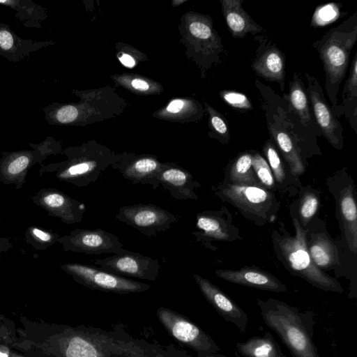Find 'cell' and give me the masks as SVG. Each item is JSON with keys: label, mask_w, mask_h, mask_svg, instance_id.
I'll use <instances>...</instances> for the list:
<instances>
[{"label": "cell", "mask_w": 357, "mask_h": 357, "mask_svg": "<svg viewBox=\"0 0 357 357\" xmlns=\"http://www.w3.org/2000/svg\"><path fill=\"white\" fill-rule=\"evenodd\" d=\"M73 331L61 344L64 357H110L114 339L104 331L95 328Z\"/></svg>", "instance_id": "cell-15"}, {"label": "cell", "mask_w": 357, "mask_h": 357, "mask_svg": "<svg viewBox=\"0 0 357 357\" xmlns=\"http://www.w3.org/2000/svg\"><path fill=\"white\" fill-rule=\"evenodd\" d=\"M222 11L231 36L243 39L248 34L258 35L264 28L243 9V0H221Z\"/></svg>", "instance_id": "cell-24"}, {"label": "cell", "mask_w": 357, "mask_h": 357, "mask_svg": "<svg viewBox=\"0 0 357 357\" xmlns=\"http://www.w3.org/2000/svg\"><path fill=\"white\" fill-rule=\"evenodd\" d=\"M255 86L263 98L262 108L265 112L270 139L287 163L294 176L302 175L306 170L301 156V144L306 137L312 135L301 124L291 113L286 100L280 97L268 86L255 79Z\"/></svg>", "instance_id": "cell-1"}, {"label": "cell", "mask_w": 357, "mask_h": 357, "mask_svg": "<svg viewBox=\"0 0 357 357\" xmlns=\"http://www.w3.org/2000/svg\"><path fill=\"white\" fill-rule=\"evenodd\" d=\"M332 110L337 119L344 115L357 133V52L351 61L349 74L343 86L342 102Z\"/></svg>", "instance_id": "cell-26"}, {"label": "cell", "mask_w": 357, "mask_h": 357, "mask_svg": "<svg viewBox=\"0 0 357 357\" xmlns=\"http://www.w3.org/2000/svg\"><path fill=\"white\" fill-rule=\"evenodd\" d=\"M66 161L40 165L39 176L53 174L60 181L71 183L79 188L95 183L105 169L111 165L112 158L106 155H89L85 151L66 149Z\"/></svg>", "instance_id": "cell-6"}, {"label": "cell", "mask_w": 357, "mask_h": 357, "mask_svg": "<svg viewBox=\"0 0 357 357\" xmlns=\"http://www.w3.org/2000/svg\"><path fill=\"white\" fill-rule=\"evenodd\" d=\"M226 208L220 211H204L196 215V229L192 234L197 242H201L210 248L213 241H234L242 239L238 229L232 220L225 217Z\"/></svg>", "instance_id": "cell-17"}, {"label": "cell", "mask_w": 357, "mask_h": 357, "mask_svg": "<svg viewBox=\"0 0 357 357\" xmlns=\"http://www.w3.org/2000/svg\"><path fill=\"white\" fill-rule=\"evenodd\" d=\"M357 41V12L330 29L312 47L317 51L326 76L325 90L333 109L349 68L351 51Z\"/></svg>", "instance_id": "cell-3"}, {"label": "cell", "mask_w": 357, "mask_h": 357, "mask_svg": "<svg viewBox=\"0 0 357 357\" xmlns=\"http://www.w3.org/2000/svg\"><path fill=\"white\" fill-rule=\"evenodd\" d=\"M252 167L260 184L266 190L274 192L276 190L275 180L266 159L254 150Z\"/></svg>", "instance_id": "cell-35"}, {"label": "cell", "mask_w": 357, "mask_h": 357, "mask_svg": "<svg viewBox=\"0 0 357 357\" xmlns=\"http://www.w3.org/2000/svg\"><path fill=\"white\" fill-rule=\"evenodd\" d=\"M10 351L6 347L0 346V357H9Z\"/></svg>", "instance_id": "cell-43"}, {"label": "cell", "mask_w": 357, "mask_h": 357, "mask_svg": "<svg viewBox=\"0 0 357 357\" xmlns=\"http://www.w3.org/2000/svg\"><path fill=\"white\" fill-rule=\"evenodd\" d=\"M193 277L207 302L225 320L234 324L241 333L247 328L246 312L227 294L210 280L198 274Z\"/></svg>", "instance_id": "cell-19"}, {"label": "cell", "mask_w": 357, "mask_h": 357, "mask_svg": "<svg viewBox=\"0 0 357 357\" xmlns=\"http://www.w3.org/2000/svg\"><path fill=\"white\" fill-rule=\"evenodd\" d=\"M31 150L3 152L0 158V182L14 184L20 189L26 183L29 169L36 163L43 164L48 156L61 152L59 144L52 137H47L39 144L29 143Z\"/></svg>", "instance_id": "cell-7"}, {"label": "cell", "mask_w": 357, "mask_h": 357, "mask_svg": "<svg viewBox=\"0 0 357 357\" xmlns=\"http://www.w3.org/2000/svg\"><path fill=\"white\" fill-rule=\"evenodd\" d=\"M320 201L318 192L311 188H308L301 195L298 201L297 219L303 229H307V225L312 220L318 211Z\"/></svg>", "instance_id": "cell-32"}, {"label": "cell", "mask_w": 357, "mask_h": 357, "mask_svg": "<svg viewBox=\"0 0 357 357\" xmlns=\"http://www.w3.org/2000/svg\"><path fill=\"white\" fill-rule=\"evenodd\" d=\"M33 202L50 216L73 225L82 222L86 206L56 188H42L31 197Z\"/></svg>", "instance_id": "cell-16"}, {"label": "cell", "mask_w": 357, "mask_h": 357, "mask_svg": "<svg viewBox=\"0 0 357 357\" xmlns=\"http://www.w3.org/2000/svg\"><path fill=\"white\" fill-rule=\"evenodd\" d=\"M51 45L48 41L23 39L6 24L0 22V56L11 62H19L38 51Z\"/></svg>", "instance_id": "cell-25"}, {"label": "cell", "mask_w": 357, "mask_h": 357, "mask_svg": "<svg viewBox=\"0 0 357 357\" xmlns=\"http://www.w3.org/2000/svg\"><path fill=\"white\" fill-rule=\"evenodd\" d=\"M132 86L138 90L146 91L149 86L146 82L141 79H135L132 81Z\"/></svg>", "instance_id": "cell-40"}, {"label": "cell", "mask_w": 357, "mask_h": 357, "mask_svg": "<svg viewBox=\"0 0 357 357\" xmlns=\"http://www.w3.org/2000/svg\"><path fill=\"white\" fill-rule=\"evenodd\" d=\"M60 268L74 280L93 289L118 294L141 293L149 290V284L117 275L93 266L67 263Z\"/></svg>", "instance_id": "cell-8"}, {"label": "cell", "mask_w": 357, "mask_h": 357, "mask_svg": "<svg viewBox=\"0 0 357 357\" xmlns=\"http://www.w3.org/2000/svg\"><path fill=\"white\" fill-rule=\"evenodd\" d=\"M60 236L49 229L36 226H29L24 232V238L36 250H45L57 243Z\"/></svg>", "instance_id": "cell-33"}, {"label": "cell", "mask_w": 357, "mask_h": 357, "mask_svg": "<svg viewBox=\"0 0 357 357\" xmlns=\"http://www.w3.org/2000/svg\"><path fill=\"white\" fill-rule=\"evenodd\" d=\"M258 45L250 67L255 73L268 82H276L282 91L285 87L286 56L272 40L264 35H256Z\"/></svg>", "instance_id": "cell-14"}, {"label": "cell", "mask_w": 357, "mask_h": 357, "mask_svg": "<svg viewBox=\"0 0 357 357\" xmlns=\"http://www.w3.org/2000/svg\"><path fill=\"white\" fill-rule=\"evenodd\" d=\"M305 75L307 80L306 91L316 124L331 145L340 150L343 146V128L327 102L318 80L308 73Z\"/></svg>", "instance_id": "cell-13"}, {"label": "cell", "mask_w": 357, "mask_h": 357, "mask_svg": "<svg viewBox=\"0 0 357 357\" xmlns=\"http://www.w3.org/2000/svg\"><path fill=\"white\" fill-rule=\"evenodd\" d=\"M99 268L125 278L155 281L158 277L160 264L154 259L123 248L112 256L93 261Z\"/></svg>", "instance_id": "cell-11"}, {"label": "cell", "mask_w": 357, "mask_h": 357, "mask_svg": "<svg viewBox=\"0 0 357 357\" xmlns=\"http://www.w3.org/2000/svg\"><path fill=\"white\" fill-rule=\"evenodd\" d=\"M265 324L280 338L293 357H320L314 343L315 313L301 311L275 298L257 299Z\"/></svg>", "instance_id": "cell-2"}, {"label": "cell", "mask_w": 357, "mask_h": 357, "mask_svg": "<svg viewBox=\"0 0 357 357\" xmlns=\"http://www.w3.org/2000/svg\"><path fill=\"white\" fill-rule=\"evenodd\" d=\"M10 357H22L15 354H10Z\"/></svg>", "instance_id": "cell-44"}, {"label": "cell", "mask_w": 357, "mask_h": 357, "mask_svg": "<svg viewBox=\"0 0 357 357\" xmlns=\"http://www.w3.org/2000/svg\"><path fill=\"white\" fill-rule=\"evenodd\" d=\"M342 8L341 3L334 2L318 6L312 16L311 26L322 27L337 21L347 13Z\"/></svg>", "instance_id": "cell-34"}, {"label": "cell", "mask_w": 357, "mask_h": 357, "mask_svg": "<svg viewBox=\"0 0 357 357\" xmlns=\"http://www.w3.org/2000/svg\"><path fill=\"white\" fill-rule=\"evenodd\" d=\"M289 94H284L289 110L300 121L301 126L312 135H321V132L312 113L304 82L300 73L294 72L289 83Z\"/></svg>", "instance_id": "cell-21"}, {"label": "cell", "mask_w": 357, "mask_h": 357, "mask_svg": "<svg viewBox=\"0 0 357 357\" xmlns=\"http://www.w3.org/2000/svg\"><path fill=\"white\" fill-rule=\"evenodd\" d=\"M184 105V102L182 100H174L172 101L167 107L168 112L171 113H176L181 111Z\"/></svg>", "instance_id": "cell-38"}, {"label": "cell", "mask_w": 357, "mask_h": 357, "mask_svg": "<svg viewBox=\"0 0 357 357\" xmlns=\"http://www.w3.org/2000/svg\"><path fill=\"white\" fill-rule=\"evenodd\" d=\"M112 167L132 184L151 185L162 164L152 156L114 158Z\"/></svg>", "instance_id": "cell-22"}, {"label": "cell", "mask_w": 357, "mask_h": 357, "mask_svg": "<svg viewBox=\"0 0 357 357\" xmlns=\"http://www.w3.org/2000/svg\"><path fill=\"white\" fill-rule=\"evenodd\" d=\"M253 151L241 152L232 159L225 169L224 181L237 185L262 186L252 167Z\"/></svg>", "instance_id": "cell-28"}, {"label": "cell", "mask_w": 357, "mask_h": 357, "mask_svg": "<svg viewBox=\"0 0 357 357\" xmlns=\"http://www.w3.org/2000/svg\"><path fill=\"white\" fill-rule=\"evenodd\" d=\"M153 189L160 185L178 200L198 199L195 190L201 184L188 170L176 164H162L161 168L151 183Z\"/></svg>", "instance_id": "cell-18"}, {"label": "cell", "mask_w": 357, "mask_h": 357, "mask_svg": "<svg viewBox=\"0 0 357 357\" xmlns=\"http://www.w3.org/2000/svg\"><path fill=\"white\" fill-rule=\"evenodd\" d=\"M13 247L10 238L0 237V257Z\"/></svg>", "instance_id": "cell-39"}, {"label": "cell", "mask_w": 357, "mask_h": 357, "mask_svg": "<svg viewBox=\"0 0 357 357\" xmlns=\"http://www.w3.org/2000/svg\"><path fill=\"white\" fill-rule=\"evenodd\" d=\"M306 239L308 252L319 269H328L340 264L337 249L328 235L312 234L307 230Z\"/></svg>", "instance_id": "cell-27"}, {"label": "cell", "mask_w": 357, "mask_h": 357, "mask_svg": "<svg viewBox=\"0 0 357 357\" xmlns=\"http://www.w3.org/2000/svg\"><path fill=\"white\" fill-rule=\"evenodd\" d=\"M115 218L136 229L146 237L168 230L179 217L154 204H135L119 208Z\"/></svg>", "instance_id": "cell-10"}, {"label": "cell", "mask_w": 357, "mask_h": 357, "mask_svg": "<svg viewBox=\"0 0 357 357\" xmlns=\"http://www.w3.org/2000/svg\"><path fill=\"white\" fill-rule=\"evenodd\" d=\"M0 4L12 8L27 28H40L47 18L45 9L30 0H0Z\"/></svg>", "instance_id": "cell-30"}, {"label": "cell", "mask_w": 357, "mask_h": 357, "mask_svg": "<svg viewBox=\"0 0 357 357\" xmlns=\"http://www.w3.org/2000/svg\"><path fill=\"white\" fill-rule=\"evenodd\" d=\"M215 273L224 280L243 286L277 293L287 291L286 285L275 276L255 266L239 270L219 269Z\"/></svg>", "instance_id": "cell-20"}, {"label": "cell", "mask_w": 357, "mask_h": 357, "mask_svg": "<svg viewBox=\"0 0 357 357\" xmlns=\"http://www.w3.org/2000/svg\"><path fill=\"white\" fill-rule=\"evenodd\" d=\"M120 61L126 66L132 68L135 66V60L128 54H123L120 58Z\"/></svg>", "instance_id": "cell-41"}, {"label": "cell", "mask_w": 357, "mask_h": 357, "mask_svg": "<svg viewBox=\"0 0 357 357\" xmlns=\"http://www.w3.org/2000/svg\"><path fill=\"white\" fill-rule=\"evenodd\" d=\"M336 206L342 230L348 247L357 252V208L353 183L342 187L335 196Z\"/></svg>", "instance_id": "cell-23"}, {"label": "cell", "mask_w": 357, "mask_h": 357, "mask_svg": "<svg viewBox=\"0 0 357 357\" xmlns=\"http://www.w3.org/2000/svg\"><path fill=\"white\" fill-rule=\"evenodd\" d=\"M211 190L258 226L271 222L279 211L280 202L275 194L260 185H237L223 180Z\"/></svg>", "instance_id": "cell-5"}, {"label": "cell", "mask_w": 357, "mask_h": 357, "mask_svg": "<svg viewBox=\"0 0 357 357\" xmlns=\"http://www.w3.org/2000/svg\"><path fill=\"white\" fill-rule=\"evenodd\" d=\"M282 357H287L285 355H284Z\"/></svg>", "instance_id": "cell-45"}, {"label": "cell", "mask_w": 357, "mask_h": 357, "mask_svg": "<svg viewBox=\"0 0 357 357\" xmlns=\"http://www.w3.org/2000/svg\"><path fill=\"white\" fill-rule=\"evenodd\" d=\"M210 114V124L214 135L222 144H227L230 140L228 123L225 117L216 110L208 107Z\"/></svg>", "instance_id": "cell-36"}, {"label": "cell", "mask_w": 357, "mask_h": 357, "mask_svg": "<svg viewBox=\"0 0 357 357\" xmlns=\"http://www.w3.org/2000/svg\"><path fill=\"white\" fill-rule=\"evenodd\" d=\"M156 315L171 337L197 353L220 351L212 337L188 317L165 307H158Z\"/></svg>", "instance_id": "cell-9"}, {"label": "cell", "mask_w": 357, "mask_h": 357, "mask_svg": "<svg viewBox=\"0 0 357 357\" xmlns=\"http://www.w3.org/2000/svg\"><path fill=\"white\" fill-rule=\"evenodd\" d=\"M66 252L98 255L116 254L123 243L114 234L102 229H75L57 241Z\"/></svg>", "instance_id": "cell-12"}, {"label": "cell", "mask_w": 357, "mask_h": 357, "mask_svg": "<svg viewBox=\"0 0 357 357\" xmlns=\"http://www.w3.org/2000/svg\"><path fill=\"white\" fill-rule=\"evenodd\" d=\"M197 357H229L218 353L211 352H199L197 353Z\"/></svg>", "instance_id": "cell-42"}, {"label": "cell", "mask_w": 357, "mask_h": 357, "mask_svg": "<svg viewBox=\"0 0 357 357\" xmlns=\"http://www.w3.org/2000/svg\"><path fill=\"white\" fill-rule=\"evenodd\" d=\"M294 236L286 230L273 231L275 252L284 267L294 275L300 277L312 286L325 291L342 293L344 289L335 278L315 266L306 245L308 229L301 227L296 216L293 217Z\"/></svg>", "instance_id": "cell-4"}, {"label": "cell", "mask_w": 357, "mask_h": 357, "mask_svg": "<svg viewBox=\"0 0 357 357\" xmlns=\"http://www.w3.org/2000/svg\"><path fill=\"white\" fill-rule=\"evenodd\" d=\"M222 100L229 107L243 111L253 109V105L248 97L242 93L231 90L220 92Z\"/></svg>", "instance_id": "cell-37"}, {"label": "cell", "mask_w": 357, "mask_h": 357, "mask_svg": "<svg viewBox=\"0 0 357 357\" xmlns=\"http://www.w3.org/2000/svg\"><path fill=\"white\" fill-rule=\"evenodd\" d=\"M262 152L272 172L276 188H284L287 179L285 165L270 138L264 144Z\"/></svg>", "instance_id": "cell-31"}, {"label": "cell", "mask_w": 357, "mask_h": 357, "mask_svg": "<svg viewBox=\"0 0 357 357\" xmlns=\"http://www.w3.org/2000/svg\"><path fill=\"white\" fill-rule=\"evenodd\" d=\"M236 351L241 357H282L280 347L270 332L264 336H255L244 342H237Z\"/></svg>", "instance_id": "cell-29"}]
</instances>
